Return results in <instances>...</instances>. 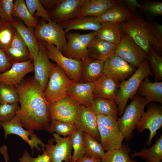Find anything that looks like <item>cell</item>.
Wrapping results in <instances>:
<instances>
[{
	"mask_svg": "<svg viewBox=\"0 0 162 162\" xmlns=\"http://www.w3.org/2000/svg\"><path fill=\"white\" fill-rule=\"evenodd\" d=\"M76 162H101V159L84 156L77 160Z\"/></svg>",
	"mask_w": 162,
	"mask_h": 162,
	"instance_id": "50",
	"label": "cell"
},
{
	"mask_svg": "<svg viewBox=\"0 0 162 162\" xmlns=\"http://www.w3.org/2000/svg\"><path fill=\"white\" fill-rule=\"evenodd\" d=\"M94 82L76 83L68 90L67 95L80 105L91 106L93 102Z\"/></svg>",
	"mask_w": 162,
	"mask_h": 162,
	"instance_id": "21",
	"label": "cell"
},
{
	"mask_svg": "<svg viewBox=\"0 0 162 162\" xmlns=\"http://www.w3.org/2000/svg\"><path fill=\"white\" fill-rule=\"evenodd\" d=\"M119 2L116 0H86L76 17L99 16Z\"/></svg>",
	"mask_w": 162,
	"mask_h": 162,
	"instance_id": "23",
	"label": "cell"
},
{
	"mask_svg": "<svg viewBox=\"0 0 162 162\" xmlns=\"http://www.w3.org/2000/svg\"><path fill=\"white\" fill-rule=\"evenodd\" d=\"M116 46L100 39L96 35L88 47V57L104 61L114 54Z\"/></svg>",
	"mask_w": 162,
	"mask_h": 162,
	"instance_id": "24",
	"label": "cell"
},
{
	"mask_svg": "<svg viewBox=\"0 0 162 162\" xmlns=\"http://www.w3.org/2000/svg\"><path fill=\"white\" fill-rule=\"evenodd\" d=\"M114 55L118 56L132 67L138 68L148 58V55L128 36L122 33V40L117 45Z\"/></svg>",
	"mask_w": 162,
	"mask_h": 162,
	"instance_id": "10",
	"label": "cell"
},
{
	"mask_svg": "<svg viewBox=\"0 0 162 162\" xmlns=\"http://www.w3.org/2000/svg\"><path fill=\"white\" fill-rule=\"evenodd\" d=\"M162 126V106L161 105L152 102L148 106L137 124L136 128L139 133L148 129L150 134L146 144L150 146L153 138L156 135L157 130Z\"/></svg>",
	"mask_w": 162,
	"mask_h": 162,
	"instance_id": "12",
	"label": "cell"
},
{
	"mask_svg": "<svg viewBox=\"0 0 162 162\" xmlns=\"http://www.w3.org/2000/svg\"><path fill=\"white\" fill-rule=\"evenodd\" d=\"M86 0H61L50 14L60 24L77 17Z\"/></svg>",
	"mask_w": 162,
	"mask_h": 162,
	"instance_id": "19",
	"label": "cell"
},
{
	"mask_svg": "<svg viewBox=\"0 0 162 162\" xmlns=\"http://www.w3.org/2000/svg\"><path fill=\"white\" fill-rule=\"evenodd\" d=\"M83 136L85 143L84 156L101 159L105 152L101 143L84 132Z\"/></svg>",
	"mask_w": 162,
	"mask_h": 162,
	"instance_id": "34",
	"label": "cell"
},
{
	"mask_svg": "<svg viewBox=\"0 0 162 162\" xmlns=\"http://www.w3.org/2000/svg\"><path fill=\"white\" fill-rule=\"evenodd\" d=\"M52 136L53 138L50 139L44 146V151L49 157L50 162H71V135L62 137L54 133Z\"/></svg>",
	"mask_w": 162,
	"mask_h": 162,
	"instance_id": "9",
	"label": "cell"
},
{
	"mask_svg": "<svg viewBox=\"0 0 162 162\" xmlns=\"http://www.w3.org/2000/svg\"><path fill=\"white\" fill-rule=\"evenodd\" d=\"M59 24L66 33L75 30L98 32L101 27L95 17L90 16L75 17Z\"/></svg>",
	"mask_w": 162,
	"mask_h": 162,
	"instance_id": "25",
	"label": "cell"
},
{
	"mask_svg": "<svg viewBox=\"0 0 162 162\" xmlns=\"http://www.w3.org/2000/svg\"><path fill=\"white\" fill-rule=\"evenodd\" d=\"M26 6L32 15L35 17H40L47 22L52 19L50 13L39 0H26Z\"/></svg>",
	"mask_w": 162,
	"mask_h": 162,
	"instance_id": "40",
	"label": "cell"
},
{
	"mask_svg": "<svg viewBox=\"0 0 162 162\" xmlns=\"http://www.w3.org/2000/svg\"><path fill=\"white\" fill-rule=\"evenodd\" d=\"M110 9L101 15L95 17L100 22L120 23L129 19L133 14L127 6L120 0Z\"/></svg>",
	"mask_w": 162,
	"mask_h": 162,
	"instance_id": "27",
	"label": "cell"
},
{
	"mask_svg": "<svg viewBox=\"0 0 162 162\" xmlns=\"http://www.w3.org/2000/svg\"><path fill=\"white\" fill-rule=\"evenodd\" d=\"M101 27L97 32V36L100 39L116 45L120 42L122 32L119 23L111 22H100Z\"/></svg>",
	"mask_w": 162,
	"mask_h": 162,
	"instance_id": "30",
	"label": "cell"
},
{
	"mask_svg": "<svg viewBox=\"0 0 162 162\" xmlns=\"http://www.w3.org/2000/svg\"><path fill=\"white\" fill-rule=\"evenodd\" d=\"M74 124L78 129L100 142L96 115L90 106L80 105Z\"/></svg>",
	"mask_w": 162,
	"mask_h": 162,
	"instance_id": "17",
	"label": "cell"
},
{
	"mask_svg": "<svg viewBox=\"0 0 162 162\" xmlns=\"http://www.w3.org/2000/svg\"><path fill=\"white\" fill-rule=\"evenodd\" d=\"M0 125L4 130L5 138L10 134L18 136L29 145L32 154H33L34 148L37 151L41 152L39 145L42 146L43 151H45V144L36 136L33 130L24 129L16 116L9 121L0 123Z\"/></svg>",
	"mask_w": 162,
	"mask_h": 162,
	"instance_id": "14",
	"label": "cell"
},
{
	"mask_svg": "<svg viewBox=\"0 0 162 162\" xmlns=\"http://www.w3.org/2000/svg\"><path fill=\"white\" fill-rule=\"evenodd\" d=\"M104 62V74L119 82L128 79L136 70L122 58L114 54Z\"/></svg>",
	"mask_w": 162,
	"mask_h": 162,
	"instance_id": "15",
	"label": "cell"
},
{
	"mask_svg": "<svg viewBox=\"0 0 162 162\" xmlns=\"http://www.w3.org/2000/svg\"><path fill=\"white\" fill-rule=\"evenodd\" d=\"M149 102L145 98L136 94L130 104L127 105L121 117L117 121L127 142L133 138L134 130L145 112V107Z\"/></svg>",
	"mask_w": 162,
	"mask_h": 162,
	"instance_id": "4",
	"label": "cell"
},
{
	"mask_svg": "<svg viewBox=\"0 0 162 162\" xmlns=\"http://www.w3.org/2000/svg\"><path fill=\"white\" fill-rule=\"evenodd\" d=\"M16 30L12 23L0 20V48L4 50L10 46Z\"/></svg>",
	"mask_w": 162,
	"mask_h": 162,
	"instance_id": "39",
	"label": "cell"
},
{
	"mask_svg": "<svg viewBox=\"0 0 162 162\" xmlns=\"http://www.w3.org/2000/svg\"><path fill=\"white\" fill-rule=\"evenodd\" d=\"M100 142L106 151L120 148L124 139L118 117L96 115Z\"/></svg>",
	"mask_w": 162,
	"mask_h": 162,
	"instance_id": "5",
	"label": "cell"
},
{
	"mask_svg": "<svg viewBox=\"0 0 162 162\" xmlns=\"http://www.w3.org/2000/svg\"><path fill=\"white\" fill-rule=\"evenodd\" d=\"M19 97L14 86L0 82V103H18Z\"/></svg>",
	"mask_w": 162,
	"mask_h": 162,
	"instance_id": "37",
	"label": "cell"
},
{
	"mask_svg": "<svg viewBox=\"0 0 162 162\" xmlns=\"http://www.w3.org/2000/svg\"><path fill=\"white\" fill-rule=\"evenodd\" d=\"M90 107L96 115L118 117L117 105L114 100L94 98Z\"/></svg>",
	"mask_w": 162,
	"mask_h": 162,
	"instance_id": "31",
	"label": "cell"
},
{
	"mask_svg": "<svg viewBox=\"0 0 162 162\" xmlns=\"http://www.w3.org/2000/svg\"><path fill=\"white\" fill-rule=\"evenodd\" d=\"M20 108L18 103H0V123L11 120L16 116Z\"/></svg>",
	"mask_w": 162,
	"mask_h": 162,
	"instance_id": "43",
	"label": "cell"
},
{
	"mask_svg": "<svg viewBox=\"0 0 162 162\" xmlns=\"http://www.w3.org/2000/svg\"><path fill=\"white\" fill-rule=\"evenodd\" d=\"M120 1L124 3L133 14H135L137 8L139 9L141 6L136 0H122Z\"/></svg>",
	"mask_w": 162,
	"mask_h": 162,
	"instance_id": "48",
	"label": "cell"
},
{
	"mask_svg": "<svg viewBox=\"0 0 162 162\" xmlns=\"http://www.w3.org/2000/svg\"><path fill=\"white\" fill-rule=\"evenodd\" d=\"M77 129L75 124L52 120L47 130L49 133L56 132L59 136L62 135L65 137L71 135Z\"/></svg>",
	"mask_w": 162,
	"mask_h": 162,
	"instance_id": "35",
	"label": "cell"
},
{
	"mask_svg": "<svg viewBox=\"0 0 162 162\" xmlns=\"http://www.w3.org/2000/svg\"></svg>",
	"mask_w": 162,
	"mask_h": 162,
	"instance_id": "52",
	"label": "cell"
},
{
	"mask_svg": "<svg viewBox=\"0 0 162 162\" xmlns=\"http://www.w3.org/2000/svg\"><path fill=\"white\" fill-rule=\"evenodd\" d=\"M44 47L47 56L57 64L70 79L76 83L81 82V72L82 60L65 56L60 50L53 44L46 42Z\"/></svg>",
	"mask_w": 162,
	"mask_h": 162,
	"instance_id": "8",
	"label": "cell"
},
{
	"mask_svg": "<svg viewBox=\"0 0 162 162\" xmlns=\"http://www.w3.org/2000/svg\"><path fill=\"white\" fill-rule=\"evenodd\" d=\"M12 23L14 27L20 34L26 43L31 58L33 60L37 55L40 45L35 36L34 28L27 27L20 21L14 20Z\"/></svg>",
	"mask_w": 162,
	"mask_h": 162,
	"instance_id": "28",
	"label": "cell"
},
{
	"mask_svg": "<svg viewBox=\"0 0 162 162\" xmlns=\"http://www.w3.org/2000/svg\"><path fill=\"white\" fill-rule=\"evenodd\" d=\"M64 30L58 23L49 20L47 22L41 21L35 28L34 33L37 40L54 45L64 55L66 50L67 41Z\"/></svg>",
	"mask_w": 162,
	"mask_h": 162,
	"instance_id": "7",
	"label": "cell"
},
{
	"mask_svg": "<svg viewBox=\"0 0 162 162\" xmlns=\"http://www.w3.org/2000/svg\"><path fill=\"white\" fill-rule=\"evenodd\" d=\"M13 15L21 19L28 27L35 28L38 24L37 19L30 13L24 0H14Z\"/></svg>",
	"mask_w": 162,
	"mask_h": 162,
	"instance_id": "33",
	"label": "cell"
},
{
	"mask_svg": "<svg viewBox=\"0 0 162 162\" xmlns=\"http://www.w3.org/2000/svg\"><path fill=\"white\" fill-rule=\"evenodd\" d=\"M0 151L4 157L5 162H8L9 160V157L7 152V148L5 145L1 148Z\"/></svg>",
	"mask_w": 162,
	"mask_h": 162,
	"instance_id": "51",
	"label": "cell"
},
{
	"mask_svg": "<svg viewBox=\"0 0 162 162\" xmlns=\"http://www.w3.org/2000/svg\"><path fill=\"white\" fill-rule=\"evenodd\" d=\"M12 65L3 50L0 48V73L8 70Z\"/></svg>",
	"mask_w": 162,
	"mask_h": 162,
	"instance_id": "47",
	"label": "cell"
},
{
	"mask_svg": "<svg viewBox=\"0 0 162 162\" xmlns=\"http://www.w3.org/2000/svg\"><path fill=\"white\" fill-rule=\"evenodd\" d=\"M149 62L153 71L154 82L162 80V57L160 55L151 49L148 55Z\"/></svg>",
	"mask_w": 162,
	"mask_h": 162,
	"instance_id": "38",
	"label": "cell"
},
{
	"mask_svg": "<svg viewBox=\"0 0 162 162\" xmlns=\"http://www.w3.org/2000/svg\"><path fill=\"white\" fill-rule=\"evenodd\" d=\"M67 33V46L64 55L69 58L81 60L88 57V47L97 35V32L85 34L78 32Z\"/></svg>",
	"mask_w": 162,
	"mask_h": 162,
	"instance_id": "11",
	"label": "cell"
},
{
	"mask_svg": "<svg viewBox=\"0 0 162 162\" xmlns=\"http://www.w3.org/2000/svg\"><path fill=\"white\" fill-rule=\"evenodd\" d=\"M131 149L126 142L119 148L106 151L101 162H137L130 157Z\"/></svg>",
	"mask_w": 162,
	"mask_h": 162,
	"instance_id": "32",
	"label": "cell"
},
{
	"mask_svg": "<svg viewBox=\"0 0 162 162\" xmlns=\"http://www.w3.org/2000/svg\"><path fill=\"white\" fill-rule=\"evenodd\" d=\"M33 60L34 80L44 92L46 88L50 73L56 64L50 61L45 48L41 45L37 55Z\"/></svg>",
	"mask_w": 162,
	"mask_h": 162,
	"instance_id": "16",
	"label": "cell"
},
{
	"mask_svg": "<svg viewBox=\"0 0 162 162\" xmlns=\"http://www.w3.org/2000/svg\"><path fill=\"white\" fill-rule=\"evenodd\" d=\"M83 133L82 130L77 129L71 135L72 148L74 149L71 162H76L84 155L85 143Z\"/></svg>",
	"mask_w": 162,
	"mask_h": 162,
	"instance_id": "36",
	"label": "cell"
},
{
	"mask_svg": "<svg viewBox=\"0 0 162 162\" xmlns=\"http://www.w3.org/2000/svg\"><path fill=\"white\" fill-rule=\"evenodd\" d=\"M3 50L12 64L31 59L28 50L17 49L10 46H9Z\"/></svg>",
	"mask_w": 162,
	"mask_h": 162,
	"instance_id": "41",
	"label": "cell"
},
{
	"mask_svg": "<svg viewBox=\"0 0 162 162\" xmlns=\"http://www.w3.org/2000/svg\"><path fill=\"white\" fill-rule=\"evenodd\" d=\"M131 159L140 157L146 162H161L162 160V134L155 140V142L151 147L144 146L139 151H134L130 153Z\"/></svg>",
	"mask_w": 162,
	"mask_h": 162,
	"instance_id": "29",
	"label": "cell"
},
{
	"mask_svg": "<svg viewBox=\"0 0 162 162\" xmlns=\"http://www.w3.org/2000/svg\"><path fill=\"white\" fill-rule=\"evenodd\" d=\"M139 9L142 12L151 19L162 15V3L156 1H148L141 5Z\"/></svg>",
	"mask_w": 162,
	"mask_h": 162,
	"instance_id": "42",
	"label": "cell"
},
{
	"mask_svg": "<svg viewBox=\"0 0 162 162\" xmlns=\"http://www.w3.org/2000/svg\"><path fill=\"white\" fill-rule=\"evenodd\" d=\"M79 106L77 102L67 95L61 100L49 104L51 120L74 124Z\"/></svg>",
	"mask_w": 162,
	"mask_h": 162,
	"instance_id": "13",
	"label": "cell"
},
{
	"mask_svg": "<svg viewBox=\"0 0 162 162\" xmlns=\"http://www.w3.org/2000/svg\"><path fill=\"white\" fill-rule=\"evenodd\" d=\"M120 83L103 74L94 82V98L114 100Z\"/></svg>",
	"mask_w": 162,
	"mask_h": 162,
	"instance_id": "20",
	"label": "cell"
},
{
	"mask_svg": "<svg viewBox=\"0 0 162 162\" xmlns=\"http://www.w3.org/2000/svg\"><path fill=\"white\" fill-rule=\"evenodd\" d=\"M141 83L137 94L146 99L149 103L156 102L162 104V82L150 81L148 77Z\"/></svg>",
	"mask_w": 162,
	"mask_h": 162,
	"instance_id": "26",
	"label": "cell"
},
{
	"mask_svg": "<svg viewBox=\"0 0 162 162\" xmlns=\"http://www.w3.org/2000/svg\"><path fill=\"white\" fill-rule=\"evenodd\" d=\"M20 162H50L49 157L44 151L42 155L39 154L37 157H32L29 153L25 150L22 156L19 159Z\"/></svg>",
	"mask_w": 162,
	"mask_h": 162,
	"instance_id": "45",
	"label": "cell"
},
{
	"mask_svg": "<svg viewBox=\"0 0 162 162\" xmlns=\"http://www.w3.org/2000/svg\"><path fill=\"white\" fill-rule=\"evenodd\" d=\"M14 3L13 0H0V20L10 23L14 21Z\"/></svg>",
	"mask_w": 162,
	"mask_h": 162,
	"instance_id": "44",
	"label": "cell"
},
{
	"mask_svg": "<svg viewBox=\"0 0 162 162\" xmlns=\"http://www.w3.org/2000/svg\"><path fill=\"white\" fill-rule=\"evenodd\" d=\"M153 76L148 60L147 59L137 68L131 76L120 82L114 100L117 105L119 118L122 116L129 100H132L137 94L142 82L146 77Z\"/></svg>",
	"mask_w": 162,
	"mask_h": 162,
	"instance_id": "3",
	"label": "cell"
},
{
	"mask_svg": "<svg viewBox=\"0 0 162 162\" xmlns=\"http://www.w3.org/2000/svg\"><path fill=\"white\" fill-rule=\"evenodd\" d=\"M34 71L32 59L14 63L8 70L0 73V82L15 86L20 84L26 74Z\"/></svg>",
	"mask_w": 162,
	"mask_h": 162,
	"instance_id": "18",
	"label": "cell"
},
{
	"mask_svg": "<svg viewBox=\"0 0 162 162\" xmlns=\"http://www.w3.org/2000/svg\"><path fill=\"white\" fill-rule=\"evenodd\" d=\"M76 83L56 65L52 70L46 88L43 92L47 103L50 104L64 98L67 96L68 89Z\"/></svg>",
	"mask_w": 162,
	"mask_h": 162,
	"instance_id": "6",
	"label": "cell"
},
{
	"mask_svg": "<svg viewBox=\"0 0 162 162\" xmlns=\"http://www.w3.org/2000/svg\"><path fill=\"white\" fill-rule=\"evenodd\" d=\"M14 86L20 105L16 116L22 127L33 131L47 130L51 122L49 104L33 77L24 79Z\"/></svg>",
	"mask_w": 162,
	"mask_h": 162,
	"instance_id": "1",
	"label": "cell"
},
{
	"mask_svg": "<svg viewBox=\"0 0 162 162\" xmlns=\"http://www.w3.org/2000/svg\"><path fill=\"white\" fill-rule=\"evenodd\" d=\"M9 46L17 49L28 51L24 40L20 34L16 30Z\"/></svg>",
	"mask_w": 162,
	"mask_h": 162,
	"instance_id": "46",
	"label": "cell"
},
{
	"mask_svg": "<svg viewBox=\"0 0 162 162\" xmlns=\"http://www.w3.org/2000/svg\"><path fill=\"white\" fill-rule=\"evenodd\" d=\"M41 4L44 7L50 8L55 6V7L60 3L61 0H40Z\"/></svg>",
	"mask_w": 162,
	"mask_h": 162,
	"instance_id": "49",
	"label": "cell"
},
{
	"mask_svg": "<svg viewBox=\"0 0 162 162\" xmlns=\"http://www.w3.org/2000/svg\"><path fill=\"white\" fill-rule=\"evenodd\" d=\"M119 24L122 32L130 38L148 55L151 49L162 55L161 25L149 22L135 14Z\"/></svg>",
	"mask_w": 162,
	"mask_h": 162,
	"instance_id": "2",
	"label": "cell"
},
{
	"mask_svg": "<svg viewBox=\"0 0 162 162\" xmlns=\"http://www.w3.org/2000/svg\"><path fill=\"white\" fill-rule=\"evenodd\" d=\"M82 61L81 82H94L104 74V61L89 57Z\"/></svg>",
	"mask_w": 162,
	"mask_h": 162,
	"instance_id": "22",
	"label": "cell"
}]
</instances>
